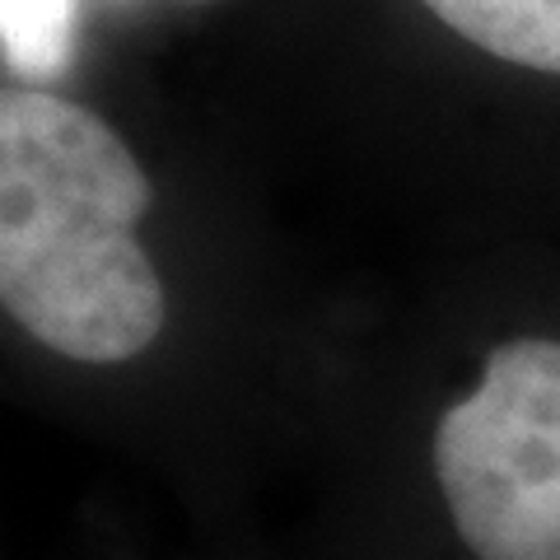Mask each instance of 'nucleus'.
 Returning <instances> with one entry per match:
<instances>
[{
    "label": "nucleus",
    "mask_w": 560,
    "mask_h": 560,
    "mask_svg": "<svg viewBox=\"0 0 560 560\" xmlns=\"http://www.w3.org/2000/svg\"><path fill=\"white\" fill-rule=\"evenodd\" d=\"M164 191L131 136L57 84L0 98V323L20 370L103 416L160 425L206 407L220 350L215 248L164 230Z\"/></svg>",
    "instance_id": "f257e3e1"
},
{
    "label": "nucleus",
    "mask_w": 560,
    "mask_h": 560,
    "mask_svg": "<svg viewBox=\"0 0 560 560\" xmlns=\"http://www.w3.org/2000/svg\"><path fill=\"white\" fill-rule=\"evenodd\" d=\"M434 337L378 350L370 388L331 378L318 407L374 411L378 510L401 560H560V280L467 294Z\"/></svg>",
    "instance_id": "f03ea898"
},
{
    "label": "nucleus",
    "mask_w": 560,
    "mask_h": 560,
    "mask_svg": "<svg viewBox=\"0 0 560 560\" xmlns=\"http://www.w3.org/2000/svg\"><path fill=\"white\" fill-rule=\"evenodd\" d=\"M481 57L560 80V0H416Z\"/></svg>",
    "instance_id": "7ed1b4c3"
},
{
    "label": "nucleus",
    "mask_w": 560,
    "mask_h": 560,
    "mask_svg": "<svg viewBox=\"0 0 560 560\" xmlns=\"http://www.w3.org/2000/svg\"><path fill=\"white\" fill-rule=\"evenodd\" d=\"M75 0H5V66L20 80H57L70 61Z\"/></svg>",
    "instance_id": "20e7f679"
}]
</instances>
